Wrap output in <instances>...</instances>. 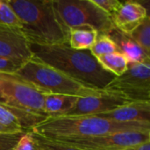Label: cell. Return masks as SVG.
<instances>
[{"mask_svg": "<svg viewBox=\"0 0 150 150\" xmlns=\"http://www.w3.org/2000/svg\"><path fill=\"white\" fill-rule=\"evenodd\" d=\"M29 46L33 58L85 86L105 90L116 77L102 68L90 49L76 50L71 48L69 43L53 46L29 44Z\"/></svg>", "mask_w": 150, "mask_h": 150, "instance_id": "6da1fadb", "label": "cell"}, {"mask_svg": "<svg viewBox=\"0 0 150 150\" xmlns=\"http://www.w3.org/2000/svg\"><path fill=\"white\" fill-rule=\"evenodd\" d=\"M21 23L29 44L62 45L69 43V30L61 21L53 0H7Z\"/></svg>", "mask_w": 150, "mask_h": 150, "instance_id": "7a4b0ae2", "label": "cell"}, {"mask_svg": "<svg viewBox=\"0 0 150 150\" xmlns=\"http://www.w3.org/2000/svg\"><path fill=\"white\" fill-rule=\"evenodd\" d=\"M31 132L51 140L90 137L129 131H150L149 122H118L95 115L48 117Z\"/></svg>", "mask_w": 150, "mask_h": 150, "instance_id": "3957f363", "label": "cell"}, {"mask_svg": "<svg viewBox=\"0 0 150 150\" xmlns=\"http://www.w3.org/2000/svg\"><path fill=\"white\" fill-rule=\"evenodd\" d=\"M44 95L17 75L0 73V105L17 116L25 132L47 118Z\"/></svg>", "mask_w": 150, "mask_h": 150, "instance_id": "277c9868", "label": "cell"}, {"mask_svg": "<svg viewBox=\"0 0 150 150\" xmlns=\"http://www.w3.org/2000/svg\"><path fill=\"white\" fill-rule=\"evenodd\" d=\"M15 75L43 94H62L83 98L100 95L105 91L85 86L33 57L26 61Z\"/></svg>", "mask_w": 150, "mask_h": 150, "instance_id": "5b68a950", "label": "cell"}, {"mask_svg": "<svg viewBox=\"0 0 150 150\" xmlns=\"http://www.w3.org/2000/svg\"><path fill=\"white\" fill-rule=\"evenodd\" d=\"M53 5L69 30L89 26L98 33L108 34L115 28L112 17L91 0H53Z\"/></svg>", "mask_w": 150, "mask_h": 150, "instance_id": "8992f818", "label": "cell"}, {"mask_svg": "<svg viewBox=\"0 0 150 150\" xmlns=\"http://www.w3.org/2000/svg\"><path fill=\"white\" fill-rule=\"evenodd\" d=\"M53 141L79 150H125L150 142V131H129L98 136L62 138Z\"/></svg>", "mask_w": 150, "mask_h": 150, "instance_id": "52a82bcc", "label": "cell"}, {"mask_svg": "<svg viewBox=\"0 0 150 150\" xmlns=\"http://www.w3.org/2000/svg\"><path fill=\"white\" fill-rule=\"evenodd\" d=\"M131 102H150V62L128 63L127 70L105 89Z\"/></svg>", "mask_w": 150, "mask_h": 150, "instance_id": "ba28073f", "label": "cell"}, {"mask_svg": "<svg viewBox=\"0 0 150 150\" xmlns=\"http://www.w3.org/2000/svg\"><path fill=\"white\" fill-rule=\"evenodd\" d=\"M129 102L119 94L105 91L100 95L78 98L75 106L64 116L98 115L116 110Z\"/></svg>", "mask_w": 150, "mask_h": 150, "instance_id": "9c48e42d", "label": "cell"}, {"mask_svg": "<svg viewBox=\"0 0 150 150\" xmlns=\"http://www.w3.org/2000/svg\"><path fill=\"white\" fill-rule=\"evenodd\" d=\"M0 56L25 62L33 57L29 43L19 28L0 25Z\"/></svg>", "mask_w": 150, "mask_h": 150, "instance_id": "30bf717a", "label": "cell"}, {"mask_svg": "<svg viewBox=\"0 0 150 150\" xmlns=\"http://www.w3.org/2000/svg\"><path fill=\"white\" fill-rule=\"evenodd\" d=\"M147 16L149 14L144 5L136 1H127L122 3L112 18L116 29L126 34H130Z\"/></svg>", "mask_w": 150, "mask_h": 150, "instance_id": "8fae6325", "label": "cell"}, {"mask_svg": "<svg viewBox=\"0 0 150 150\" xmlns=\"http://www.w3.org/2000/svg\"><path fill=\"white\" fill-rule=\"evenodd\" d=\"M95 116L118 122L150 123V102H129L116 110Z\"/></svg>", "mask_w": 150, "mask_h": 150, "instance_id": "7c38bea8", "label": "cell"}, {"mask_svg": "<svg viewBox=\"0 0 150 150\" xmlns=\"http://www.w3.org/2000/svg\"><path fill=\"white\" fill-rule=\"evenodd\" d=\"M118 47L128 63H142L150 62V55L148 54L128 34H126L114 28L107 34Z\"/></svg>", "mask_w": 150, "mask_h": 150, "instance_id": "4fadbf2b", "label": "cell"}, {"mask_svg": "<svg viewBox=\"0 0 150 150\" xmlns=\"http://www.w3.org/2000/svg\"><path fill=\"white\" fill-rule=\"evenodd\" d=\"M78 97L62 94H45L43 110L48 117L64 116L76 105Z\"/></svg>", "mask_w": 150, "mask_h": 150, "instance_id": "5bb4252c", "label": "cell"}, {"mask_svg": "<svg viewBox=\"0 0 150 150\" xmlns=\"http://www.w3.org/2000/svg\"><path fill=\"white\" fill-rule=\"evenodd\" d=\"M98 33L89 26L74 27L69 30V44L76 50H88L94 44Z\"/></svg>", "mask_w": 150, "mask_h": 150, "instance_id": "9a60e30c", "label": "cell"}, {"mask_svg": "<svg viewBox=\"0 0 150 150\" xmlns=\"http://www.w3.org/2000/svg\"><path fill=\"white\" fill-rule=\"evenodd\" d=\"M97 60L104 69L113 74L115 76H120L124 74L128 66L127 60L119 51L102 55L98 57Z\"/></svg>", "mask_w": 150, "mask_h": 150, "instance_id": "2e32d148", "label": "cell"}, {"mask_svg": "<svg viewBox=\"0 0 150 150\" xmlns=\"http://www.w3.org/2000/svg\"><path fill=\"white\" fill-rule=\"evenodd\" d=\"M148 54L150 55V17L149 15L128 34Z\"/></svg>", "mask_w": 150, "mask_h": 150, "instance_id": "e0dca14e", "label": "cell"}, {"mask_svg": "<svg viewBox=\"0 0 150 150\" xmlns=\"http://www.w3.org/2000/svg\"><path fill=\"white\" fill-rule=\"evenodd\" d=\"M90 51L94 57L98 58L105 54L118 52V47L107 34L98 33Z\"/></svg>", "mask_w": 150, "mask_h": 150, "instance_id": "ac0fdd59", "label": "cell"}, {"mask_svg": "<svg viewBox=\"0 0 150 150\" xmlns=\"http://www.w3.org/2000/svg\"><path fill=\"white\" fill-rule=\"evenodd\" d=\"M0 25L21 30V23L7 0H0Z\"/></svg>", "mask_w": 150, "mask_h": 150, "instance_id": "d6986e66", "label": "cell"}, {"mask_svg": "<svg viewBox=\"0 0 150 150\" xmlns=\"http://www.w3.org/2000/svg\"><path fill=\"white\" fill-rule=\"evenodd\" d=\"M0 125L10 129L14 134L25 132L17 116L3 105H0Z\"/></svg>", "mask_w": 150, "mask_h": 150, "instance_id": "ffe728a7", "label": "cell"}, {"mask_svg": "<svg viewBox=\"0 0 150 150\" xmlns=\"http://www.w3.org/2000/svg\"><path fill=\"white\" fill-rule=\"evenodd\" d=\"M31 133H32L35 142H37V144L40 146V148L42 150H79L75 149V148L67 146L65 144L57 142L55 141L41 137L33 132H31Z\"/></svg>", "mask_w": 150, "mask_h": 150, "instance_id": "44dd1931", "label": "cell"}, {"mask_svg": "<svg viewBox=\"0 0 150 150\" xmlns=\"http://www.w3.org/2000/svg\"><path fill=\"white\" fill-rule=\"evenodd\" d=\"M25 61L0 56V73L15 74L25 63Z\"/></svg>", "mask_w": 150, "mask_h": 150, "instance_id": "7402d4cb", "label": "cell"}, {"mask_svg": "<svg viewBox=\"0 0 150 150\" xmlns=\"http://www.w3.org/2000/svg\"><path fill=\"white\" fill-rule=\"evenodd\" d=\"M13 150H42L35 142L32 133L30 131H25Z\"/></svg>", "mask_w": 150, "mask_h": 150, "instance_id": "603a6c76", "label": "cell"}, {"mask_svg": "<svg viewBox=\"0 0 150 150\" xmlns=\"http://www.w3.org/2000/svg\"><path fill=\"white\" fill-rule=\"evenodd\" d=\"M24 133L0 134V150H13Z\"/></svg>", "mask_w": 150, "mask_h": 150, "instance_id": "cb8c5ba5", "label": "cell"}, {"mask_svg": "<svg viewBox=\"0 0 150 150\" xmlns=\"http://www.w3.org/2000/svg\"><path fill=\"white\" fill-rule=\"evenodd\" d=\"M91 1L111 17H112V15L120 9V7L122 4V2L118 0H91Z\"/></svg>", "mask_w": 150, "mask_h": 150, "instance_id": "d4e9b609", "label": "cell"}, {"mask_svg": "<svg viewBox=\"0 0 150 150\" xmlns=\"http://www.w3.org/2000/svg\"><path fill=\"white\" fill-rule=\"evenodd\" d=\"M125 150H150V142H146L144 144H142L138 147L133 148V149H125Z\"/></svg>", "mask_w": 150, "mask_h": 150, "instance_id": "484cf974", "label": "cell"}]
</instances>
